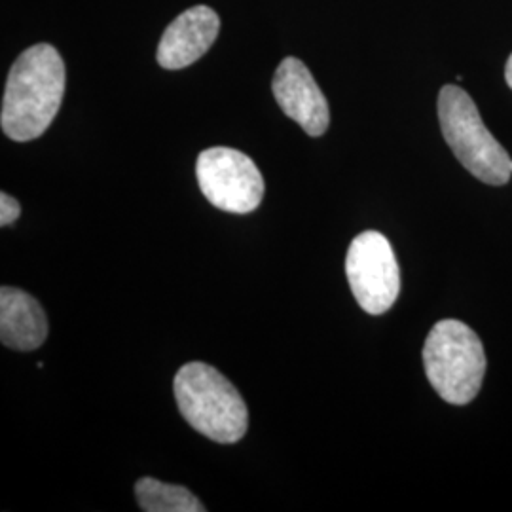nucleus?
<instances>
[{
  "instance_id": "obj_1",
  "label": "nucleus",
  "mask_w": 512,
  "mask_h": 512,
  "mask_svg": "<svg viewBox=\"0 0 512 512\" xmlns=\"http://www.w3.org/2000/svg\"><path fill=\"white\" fill-rule=\"evenodd\" d=\"M65 63L50 44H35L12 65L2 99L0 126L8 139L27 143L52 126L65 95Z\"/></svg>"
},
{
  "instance_id": "obj_2",
  "label": "nucleus",
  "mask_w": 512,
  "mask_h": 512,
  "mask_svg": "<svg viewBox=\"0 0 512 512\" xmlns=\"http://www.w3.org/2000/svg\"><path fill=\"white\" fill-rule=\"evenodd\" d=\"M175 401L184 420L207 439L234 444L249 427L247 404L236 385L205 363L181 366L173 380Z\"/></svg>"
},
{
  "instance_id": "obj_3",
  "label": "nucleus",
  "mask_w": 512,
  "mask_h": 512,
  "mask_svg": "<svg viewBox=\"0 0 512 512\" xmlns=\"http://www.w3.org/2000/svg\"><path fill=\"white\" fill-rule=\"evenodd\" d=\"M423 366L440 399L458 406L469 404L484 380V346L475 330L465 323L442 319L425 340Z\"/></svg>"
},
{
  "instance_id": "obj_4",
  "label": "nucleus",
  "mask_w": 512,
  "mask_h": 512,
  "mask_svg": "<svg viewBox=\"0 0 512 512\" xmlns=\"http://www.w3.org/2000/svg\"><path fill=\"white\" fill-rule=\"evenodd\" d=\"M439 120L448 147L478 181L492 186L511 181V156L484 126L469 93L458 86H444L439 93Z\"/></svg>"
},
{
  "instance_id": "obj_5",
  "label": "nucleus",
  "mask_w": 512,
  "mask_h": 512,
  "mask_svg": "<svg viewBox=\"0 0 512 512\" xmlns=\"http://www.w3.org/2000/svg\"><path fill=\"white\" fill-rule=\"evenodd\" d=\"M196 179L207 202L234 215L253 213L266 190L255 162L236 148L203 150L196 162Z\"/></svg>"
},
{
  "instance_id": "obj_6",
  "label": "nucleus",
  "mask_w": 512,
  "mask_h": 512,
  "mask_svg": "<svg viewBox=\"0 0 512 512\" xmlns=\"http://www.w3.org/2000/svg\"><path fill=\"white\" fill-rule=\"evenodd\" d=\"M346 275L357 304L370 315L391 310L401 293V270L384 234L368 230L349 245Z\"/></svg>"
},
{
  "instance_id": "obj_7",
  "label": "nucleus",
  "mask_w": 512,
  "mask_h": 512,
  "mask_svg": "<svg viewBox=\"0 0 512 512\" xmlns=\"http://www.w3.org/2000/svg\"><path fill=\"white\" fill-rule=\"evenodd\" d=\"M272 92L281 110L310 137H321L330 124L327 97L310 69L296 57H285L272 80Z\"/></svg>"
},
{
  "instance_id": "obj_8",
  "label": "nucleus",
  "mask_w": 512,
  "mask_h": 512,
  "mask_svg": "<svg viewBox=\"0 0 512 512\" xmlns=\"http://www.w3.org/2000/svg\"><path fill=\"white\" fill-rule=\"evenodd\" d=\"M220 18L209 6H194L173 19L158 46V63L167 71L190 67L219 37Z\"/></svg>"
},
{
  "instance_id": "obj_9",
  "label": "nucleus",
  "mask_w": 512,
  "mask_h": 512,
  "mask_svg": "<svg viewBox=\"0 0 512 512\" xmlns=\"http://www.w3.org/2000/svg\"><path fill=\"white\" fill-rule=\"evenodd\" d=\"M48 338V317L37 298L16 289H0V342L16 351L38 349Z\"/></svg>"
},
{
  "instance_id": "obj_10",
  "label": "nucleus",
  "mask_w": 512,
  "mask_h": 512,
  "mask_svg": "<svg viewBox=\"0 0 512 512\" xmlns=\"http://www.w3.org/2000/svg\"><path fill=\"white\" fill-rule=\"evenodd\" d=\"M135 497L145 512H203L205 505L188 488L145 476L135 482Z\"/></svg>"
},
{
  "instance_id": "obj_11",
  "label": "nucleus",
  "mask_w": 512,
  "mask_h": 512,
  "mask_svg": "<svg viewBox=\"0 0 512 512\" xmlns=\"http://www.w3.org/2000/svg\"><path fill=\"white\" fill-rule=\"evenodd\" d=\"M21 215V205L18 200L6 192L0 194V226L6 228L10 224H14Z\"/></svg>"
},
{
  "instance_id": "obj_12",
  "label": "nucleus",
  "mask_w": 512,
  "mask_h": 512,
  "mask_svg": "<svg viewBox=\"0 0 512 512\" xmlns=\"http://www.w3.org/2000/svg\"><path fill=\"white\" fill-rule=\"evenodd\" d=\"M505 80H507V84H509V88L512 90V54L509 57V61H507V67H505Z\"/></svg>"
}]
</instances>
